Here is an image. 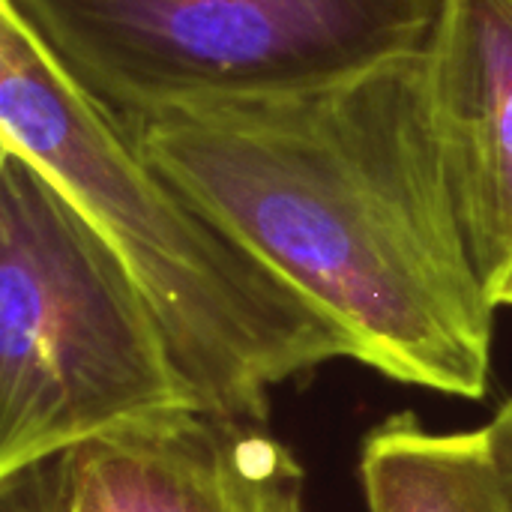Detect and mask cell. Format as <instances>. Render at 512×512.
<instances>
[{
    "label": "cell",
    "mask_w": 512,
    "mask_h": 512,
    "mask_svg": "<svg viewBox=\"0 0 512 512\" xmlns=\"http://www.w3.org/2000/svg\"><path fill=\"white\" fill-rule=\"evenodd\" d=\"M0 147L90 219L153 306L198 411L267 426L273 390L351 342L207 219L0 6Z\"/></svg>",
    "instance_id": "2"
},
{
    "label": "cell",
    "mask_w": 512,
    "mask_h": 512,
    "mask_svg": "<svg viewBox=\"0 0 512 512\" xmlns=\"http://www.w3.org/2000/svg\"><path fill=\"white\" fill-rule=\"evenodd\" d=\"M486 432H489V441H492V450H495V459H498V468H501V477H504V486H507L512 504V393L495 411Z\"/></svg>",
    "instance_id": "8"
},
{
    "label": "cell",
    "mask_w": 512,
    "mask_h": 512,
    "mask_svg": "<svg viewBox=\"0 0 512 512\" xmlns=\"http://www.w3.org/2000/svg\"><path fill=\"white\" fill-rule=\"evenodd\" d=\"M126 135L339 327L351 360L486 399L498 306L450 192L423 54L318 90L162 114Z\"/></svg>",
    "instance_id": "1"
},
{
    "label": "cell",
    "mask_w": 512,
    "mask_h": 512,
    "mask_svg": "<svg viewBox=\"0 0 512 512\" xmlns=\"http://www.w3.org/2000/svg\"><path fill=\"white\" fill-rule=\"evenodd\" d=\"M429 114L477 273H512V0H444L423 51Z\"/></svg>",
    "instance_id": "6"
},
{
    "label": "cell",
    "mask_w": 512,
    "mask_h": 512,
    "mask_svg": "<svg viewBox=\"0 0 512 512\" xmlns=\"http://www.w3.org/2000/svg\"><path fill=\"white\" fill-rule=\"evenodd\" d=\"M183 411L195 396L126 264L0 147V480Z\"/></svg>",
    "instance_id": "3"
},
{
    "label": "cell",
    "mask_w": 512,
    "mask_h": 512,
    "mask_svg": "<svg viewBox=\"0 0 512 512\" xmlns=\"http://www.w3.org/2000/svg\"><path fill=\"white\" fill-rule=\"evenodd\" d=\"M360 480L369 512H512L486 426L432 432L396 411L366 432Z\"/></svg>",
    "instance_id": "7"
},
{
    "label": "cell",
    "mask_w": 512,
    "mask_h": 512,
    "mask_svg": "<svg viewBox=\"0 0 512 512\" xmlns=\"http://www.w3.org/2000/svg\"><path fill=\"white\" fill-rule=\"evenodd\" d=\"M495 306H498V309L510 306L512 309V273H510V279L498 288V294H495Z\"/></svg>",
    "instance_id": "9"
},
{
    "label": "cell",
    "mask_w": 512,
    "mask_h": 512,
    "mask_svg": "<svg viewBox=\"0 0 512 512\" xmlns=\"http://www.w3.org/2000/svg\"><path fill=\"white\" fill-rule=\"evenodd\" d=\"M3 512H21V510H15V507H9V504H3Z\"/></svg>",
    "instance_id": "10"
},
{
    "label": "cell",
    "mask_w": 512,
    "mask_h": 512,
    "mask_svg": "<svg viewBox=\"0 0 512 512\" xmlns=\"http://www.w3.org/2000/svg\"><path fill=\"white\" fill-rule=\"evenodd\" d=\"M303 468L258 423L183 411L0 480L21 512H306Z\"/></svg>",
    "instance_id": "5"
},
{
    "label": "cell",
    "mask_w": 512,
    "mask_h": 512,
    "mask_svg": "<svg viewBox=\"0 0 512 512\" xmlns=\"http://www.w3.org/2000/svg\"><path fill=\"white\" fill-rule=\"evenodd\" d=\"M444 0H0L123 132L423 54Z\"/></svg>",
    "instance_id": "4"
}]
</instances>
